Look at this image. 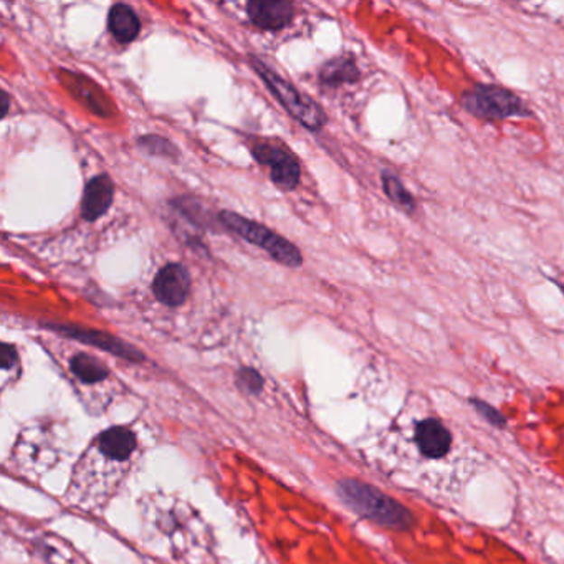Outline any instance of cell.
I'll return each instance as SVG.
<instances>
[{
	"label": "cell",
	"mask_w": 564,
	"mask_h": 564,
	"mask_svg": "<svg viewBox=\"0 0 564 564\" xmlns=\"http://www.w3.org/2000/svg\"><path fill=\"white\" fill-rule=\"evenodd\" d=\"M338 495L352 512L382 528L392 531H410L416 526V515L408 506L366 482L352 478L341 480Z\"/></svg>",
	"instance_id": "cell-1"
},
{
	"label": "cell",
	"mask_w": 564,
	"mask_h": 564,
	"mask_svg": "<svg viewBox=\"0 0 564 564\" xmlns=\"http://www.w3.org/2000/svg\"><path fill=\"white\" fill-rule=\"evenodd\" d=\"M460 103L468 115L485 121L531 117V111L522 98L512 89L494 83H477L464 91Z\"/></svg>",
	"instance_id": "cell-2"
},
{
	"label": "cell",
	"mask_w": 564,
	"mask_h": 564,
	"mask_svg": "<svg viewBox=\"0 0 564 564\" xmlns=\"http://www.w3.org/2000/svg\"><path fill=\"white\" fill-rule=\"evenodd\" d=\"M252 65L255 71L262 77L263 83L270 88L275 98L295 119L302 123L303 127L312 131H320L326 125V115L316 101L303 95L302 91H298L292 83H288L278 73H275L267 63H263L262 60L253 57Z\"/></svg>",
	"instance_id": "cell-3"
},
{
	"label": "cell",
	"mask_w": 564,
	"mask_h": 564,
	"mask_svg": "<svg viewBox=\"0 0 564 564\" xmlns=\"http://www.w3.org/2000/svg\"><path fill=\"white\" fill-rule=\"evenodd\" d=\"M221 222L235 235L242 237L243 240L253 243L257 247H260L263 250L272 255L275 260L287 265V267H300L303 263V257L300 250L288 242L287 239H283L282 235L275 234L268 227L262 224H257L253 221L245 219L242 215L234 214V212H221L219 215Z\"/></svg>",
	"instance_id": "cell-4"
},
{
	"label": "cell",
	"mask_w": 564,
	"mask_h": 564,
	"mask_svg": "<svg viewBox=\"0 0 564 564\" xmlns=\"http://www.w3.org/2000/svg\"><path fill=\"white\" fill-rule=\"evenodd\" d=\"M253 156L260 164L268 165L270 179L280 189L292 191L300 183V164L287 149L263 143L253 147Z\"/></svg>",
	"instance_id": "cell-5"
},
{
	"label": "cell",
	"mask_w": 564,
	"mask_h": 564,
	"mask_svg": "<svg viewBox=\"0 0 564 564\" xmlns=\"http://www.w3.org/2000/svg\"><path fill=\"white\" fill-rule=\"evenodd\" d=\"M50 330L57 331L63 336H69L71 340L87 343L89 346H95L99 350L108 351L115 354L118 358L127 361H143L145 356L133 346H129L125 341L118 340L113 334H108L103 331L83 330L79 326H70V324H49Z\"/></svg>",
	"instance_id": "cell-6"
},
{
	"label": "cell",
	"mask_w": 564,
	"mask_h": 564,
	"mask_svg": "<svg viewBox=\"0 0 564 564\" xmlns=\"http://www.w3.org/2000/svg\"><path fill=\"white\" fill-rule=\"evenodd\" d=\"M153 290L157 300L167 306H179L191 290V277L181 263H167L157 272Z\"/></svg>",
	"instance_id": "cell-7"
},
{
	"label": "cell",
	"mask_w": 564,
	"mask_h": 564,
	"mask_svg": "<svg viewBox=\"0 0 564 564\" xmlns=\"http://www.w3.org/2000/svg\"><path fill=\"white\" fill-rule=\"evenodd\" d=\"M414 440L418 452L424 457L438 458L446 457L448 450L452 447V434L440 420L434 418H422L416 424Z\"/></svg>",
	"instance_id": "cell-8"
},
{
	"label": "cell",
	"mask_w": 564,
	"mask_h": 564,
	"mask_svg": "<svg viewBox=\"0 0 564 564\" xmlns=\"http://www.w3.org/2000/svg\"><path fill=\"white\" fill-rule=\"evenodd\" d=\"M247 12L253 24L265 30L283 29L293 19V5L285 0H253Z\"/></svg>",
	"instance_id": "cell-9"
},
{
	"label": "cell",
	"mask_w": 564,
	"mask_h": 564,
	"mask_svg": "<svg viewBox=\"0 0 564 564\" xmlns=\"http://www.w3.org/2000/svg\"><path fill=\"white\" fill-rule=\"evenodd\" d=\"M115 185L108 175H97L88 183L83 201H81V215L85 221H97L105 215L113 202Z\"/></svg>",
	"instance_id": "cell-10"
},
{
	"label": "cell",
	"mask_w": 564,
	"mask_h": 564,
	"mask_svg": "<svg viewBox=\"0 0 564 564\" xmlns=\"http://www.w3.org/2000/svg\"><path fill=\"white\" fill-rule=\"evenodd\" d=\"M65 77L70 80L69 81L63 80V83H65V87H69L73 97L81 103H85L98 117H109L111 105H109L108 98L103 95V91L95 83H91L89 80L81 79L75 73H70V71L65 73Z\"/></svg>",
	"instance_id": "cell-11"
},
{
	"label": "cell",
	"mask_w": 564,
	"mask_h": 564,
	"mask_svg": "<svg viewBox=\"0 0 564 564\" xmlns=\"http://www.w3.org/2000/svg\"><path fill=\"white\" fill-rule=\"evenodd\" d=\"M108 27L113 37L119 43H129L136 39L141 30V22L137 19L136 12L127 4H117L109 10Z\"/></svg>",
	"instance_id": "cell-12"
},
{
	"label": "cell",
	"mask_w": 564,
	"mask_h": 564,
	"mask_svg": "<svg viewBox=\"0 0 564 564\" xmlns=\"http://www.w3.org/2000/svg\"><path fill=\"white\" fill-rule=\"evenodd\" d=\"M98 448L107 457L123 460L129 457L135 448V436L127 428H108L98 437Z\"/></svg>",
	"instance_id": "cell-13"
},
{
	"label": "cell",
	"mask_w": 564,
	"mask_h": 564,
	"mask_svg": "<svg viewBox=\"0 0 564 564\" xmlns=\"http://www.w3.org/2000/svg\"><path fill=\"white\" fill-rule=\"evenodd\" d=\"M361 73L354 60L350 57H338L331 60L320 71V80L326 87H340L344 83H356Z\"/></svg>",
	"instance_id": "cell-14"
},
{
	"label": "cell",
	"mask_w": 564,
	"mask_h": 564,
	"mask_svg": "<svg viewBox=\"0 0 564 564\" xmlns=\"http://www.w3.org/2000/svg\"><path fill=\"white\" fill-rule=\"evenodd\" d=\"M381 179H382L384 193L394 204L400 205V209H404L408 214H412L418 209L414 195L409 193L408 187L402 184V181L398 175L392 174L390 171H384L381 174Z\"/></svg>",
	"instance_id": "cell-15"
},
{
	"label": "cell",
	"mask_w": 564,
	"mask_h": 564,
	"mask_svg": "<svg viewBox=\"0 0 564 564\" xmlns=\"http://www.w3.org/2000/svg\"><path fill=\"white\" fill-rule=\"evenodd\" d=\"M70 368L80 381H83L87 384L99 382L108 376L107 368L99 361L88 356L85 352L77 354L73 360L70 361Z\"/></svg>",
	"instance_id": "cell-16"
},
{
	"label": "cell",
	"mask_w": 564,
	"mask_h": 564,
	"mask_svg": "<svg viewBox=\"0 0 564 564\" xmlns=\"http://www.w3.org/2000/svg\"><path fill=\"white\" fill-rule=\"evenodd\" d=\"M470 404L474 406V409L477 410L482 418H485L486 422H490L495 428H505L506 418L498 409L490 406L488 402L482 400H470Z\"/></svg>",
	"instance_id": "cell-17"
},
{
	"label": "cell",
	"mask_w": 564,
	"mask_h": 564,
	"mask_svg": "<svg viewBox=\"0 0 564 564\" xmlns=\"http://www.w3.org/2000/svg\"><path fill=\"white\" fill-rule=\"evenodd\" d=\"M239 386L247 392H260L263 388V380L260 378V374L255 370H242L239 372V378H237Z\"/></svg>",
	"instance_id": "cell-18"
},
{
	"label": "cell",
	"mask_w": 564,
	"mask_h": 564,
	"mask_svg": "<svg viewBox=\"0 0 564 564\" xmlns=\"http://www.w3.org/2000/svg\"><path fill=\"white\" fill-rule=\"evenodd\" d=\"M143 147H146L149 153H153V155H159V156H173V153H174V147L171 143H167L165 139L159 136H146L143 137L141 141H139Z\"/></svg>",
	"instance_id": "cell-19"
},
{
	"label": "cell",
	"mask_w": 564,
	"mask_h": 564,
	"mask_svg": "<svg viewBox=\"0 0 564 564\" xmlns=\"http://www.w3.org/2000/svg\"><path fill=\"white\" fill-rule=\"evenodd\" d=\"M17 361V352L15 350L9 346V344H4L2 346V368L4 370H10Z\"/></svg>",
	"instance_id": "cell-20"
},
{
	"label": "cell",
	"mask_w": 564,
	"mask_h": 564,
	"mask_svg": "<svg viewBox=\"0 0 564 564\" xmlns=\"http://www.w3.org/2000/svg\"><path fill=\"white\" fill-rule=\"evenodd\" d=\"M2 107H4V115L2 117H5L7 111H9V95L5 91H2Z\"/></svg>",
	"instance_id": "cell-21"
}]
</instances>
